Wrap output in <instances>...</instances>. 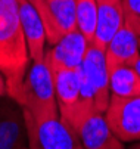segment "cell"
<instances>
[{
    "label": "cell",
    "instance_id": "6da1fadb",
    "mask_svg": "<svg viewBox=\"0 0 140 149\" xmlns=\"http://www.w3.org/2000/svg\"><path fill=\"white\" fill-rule=\"evenodd\" d=\"M31 63L16 0H0V71L8 97L15 99Z\"/></svg>",
    "mask_w": 140,
    "mask_h": 149
},
{
    "label": "cell",
    "instance_id": "7a4b0ae2",
    "mask_svg": "<svg viewBox=\"0 0 140 149\" xmlns=\"http://www.w3.org/2000/svg\"><path fill=\"white\" fill-rule=\"evenodd\" d=\"M13 102L37 120L59 117L53 74L46 58L43 61H31Z\"/></svg>",
    "mask_w": 140,
    "mask_h": 149
},
{
    "label": "cell",
    "instance_id": "3957f363",
    "mask_svg": "<svg viewBox=\"0 0 140 149\" xmlns=\"http://www.w3.org/2000/svg\"><path fill=\"white\" fill-rule=\"evenodd\" d=\"M81 77V97L87 111L105 114L111 102L109 71L105 61V50L90 43L80 67Z\"/></svg>",
    "mask_w": 140,
    "mask_h": 149
},
{
    "label": "cell",
    "instance_id": "277c9868",
    "mask_svg": "<svg viewBox=\"0 0 140 149\" xmlns=\"http://www.w3.org/2000/svg\"><path fill=\"white\" fill-rule=\"evenodd\" d=\"M24 112L28 149H84L78 134L61 117L37 120Z\"/></svg>",
    "mask_w": 140,
    "mask_h": 149
},
{
    "label": "cell",
    "instance_id": "5b68a950",
    "mask_svg": "<svg viewBox=\"0 0 140 149\" xmlns=\"http://www.w3.org/2000/svg\"><path fill=\"white\" fill-rule=\"evenodd\" d=\"M55 95L61 120L71 129H77L83 118L90 114L83 105L81 77L78 70H52ZM94 111V109H93Z\"/></svg>",
    "mask_w": 140,
    "mask_h": 149
},
{
    "label": "cell",
    "instance_id": "8992f818",
    "mask_svg": "<svg viewBox=\"0 0 140 149\" xmlns=\"http://www.w3.org/2000/svg\"><path fill=\"white\" fill-rule=\"evenodd\" d=\"M105 118L119 140H140V95L133 97L111 95Z\"/></svg>",
    "mask_w": 140,
    "mask_h": 149
},
{
    "label": "cell",
    "instance_id": "52a82bcc",
    "mask_svg": "<svg viewBox=\"0 0 140 149\" xmlns=\"http://www.w3.org/2000/svg\"><path fill=\"white\" fill-rule=\"evenodd\" d=\"M89 45L87 38L75 30L59 38L58 43L46 50L44 58L50 70H78L84 61Z\"/></svg>",
    "mask_w": 140,
    "mask_h": 149
},
{
    "label": "cell",
    "instance_id": "ba28073f",
    "mask_svg": "<svg viewBox=\"0 0 140 149\" xmlns=\"http://www.w3.org/2000/svg\"><path fill=\"white\" fill-rule=\"evenodd\" d=\"M75 133L84 149H124L123 140H119L112 132L105 114L96 109L83 118Z\"/></svg>",
    "mask_w": 140,
    "mask_h": 149
},
{
    "label": "cell",
    "instance_id": "9c48e42d",
    "mask_svg": "<svg viewBox=\"0 0 140 149\" xmlns=\"http://www.w3.org/2000/svg\"><path fill=\"white\" fill-rule=\"evenodd\" d=\"M28 145L22 108L16 102L0 100V149H24Z\"/></svg>",
    "mask_w": 140,
    "mask_h": 149
},
{
    "label": "cell",
    "instance_id": "30bf717a",
    "mask_svg": "<svg viewBox=\"0 0 140 149\" xmlns=\"http://www.w3.org/2000/svg\"><path fill=\"white\" fill-rule=\"evenodd\" d=\"M16 3L19 9V18H21L22 31L27 40L30 58L31 61H43L47 50L46 49L47 37L43 19L28 0H16Z\"/></svg>",
    "mask_w": 140,
    "mask_h": 149
},
{
    "label": "cell",
    "instance_id": "8fae6325",
    "mask_svg": "<svg viewBox=\"0 0 140 149\" xmlns=\"http://www.w3.org/2000/svg\"><path fill=\"white\" fill-rule=\"evenodd\" d=\"M140 56V41L133 30L125 24L112 37L105 49V61L108 71L119 67H133Z\"/></svg>",
    "mask_w": 140,
    "mask_h": 149
},
{
    "label": "cell",
    "instance_id": "7c38bea8",
    "mask_svg": "<svg viewBox=\"0 0 140 149\" xmlns=\"http://www.w3.org/2000/svg\"><path fill=\"white\" fill-rule=\"evenodd\" d=\"M97 6V25L93 45L106 49L112 37L124 25V6L123 0H96Z\"/></svg>",
    "mask_w": 140,
    "mask_h": 149
},
{
    "label": "cell",
    "instance_id": "4fadbf2b",
    "mask_svg": "<svg viewBox=\"0 0 140 149\" xmlns=\"http://www.w3.org/2000/svg\"><path fill=\"white\" fill-rule=\"evenodd\" d=\"M47 5L55 27V43H58L61 37L77 30V3L75 0H47Z\"/></svg>",
    "mask_w": 140,
    "mask_h": 149
},
{
    "label": "cell",
    "instance_id": "5bb4252c",
    "mask_svg": "<svg viewBox=\"0 0 140 149\" xmlns=\"http://www.w3.org/2000/svg\"><path fill=\"white\" fill-rule=\"evenodd\" d=\"M109 87L112 96L133 97L140 95V77L133 67H119L109 71Z\"/></svg>",
    "mask_w": 140,
    "mask_h": 149
},
{
    "label": "cell",
    "instance_id": "9a60e30c",
    "mask_svg": "<svg viewBox=\"0 0 140 149\" xmlns=\"http://www.w3.org/2000/svg\"><path fill=\"white\" fill-rule=\"evenodd\" d=\"M77 3V30L89 43H93L97 25V6L96 0H75Z\"/></svg>",
    "mask_w": 140,
    "mask_h": 149
},
{
    "label": "cell",
    "instance_id": "2e32d148",
    "mask_svg": "<svg viewBox=\"0 0 140 149\" xmlns=\"http://www.w3.org/2000/svg\"><path fill=\"white\" fill-rule=\"evenodd\" d=\"M124 24L136 33L140 41V0H123Z\"/></svg>",
    "mask_w": 140,
    "mask_h": 149
},
{
    "label": "cell",
    "instance_id": "e0dca14e",
    "mask_svg": "<svg viewBox=\"0 0 140 149\" xmlns=\"http://www.w3.org/2000/svg\"><path fill=\"white\" fill-rule=\"evenodd\" d=\"M28 2L37 9L38 15L42 16L43 24H44V30H46L47 45L53 46L55 41H56V38H55V27H53V21H52V15H50L47 0H28Z\"/></svg>",
    "mask_w": 140,
    "mask_h": 149
},
{
    "label": "cell",
    "instance_id": "ac0fdd59",
    "mask_svg": "<svg viewBox=\"0 0 140 149\" xmlns=\"http://www.w3.org/2000/svg\"><path fill=\"white\" fill-rule=\"evenodd\" d=\"M8 96V86H6V78L0 71V99Z\"/></svg>",
    "mask_w": 140,
    "mask_h": 149
},
{
    "label": "cell",
    "instance_id": "d6986e66",
    "mask_svg": "<svg viewBox=\"0 0 140 149\" xmlns=\"http://www.w3.org/2000/svg\"><path fill=\"white\" fill-rule=\"evenodd\" d=\"M133 68L136 70V72L139 74V77H140V56L136 59V62H134V65H133Z\"/></svg>",
    "mask_w": 140,
    "mask_h": 149
},
{
    "label": "cell",
    "instance_id": "ffe728a7",
    "mask_svg": "<svg viewBox=\"0 0 140 149\" xmlns=\"http://www.w3.org/2000/svg\"><path fill=\"white\" fill-rule=\"evenodd\" d=\"M131 149H140V143H137V145H136V146H133Z\"/></svg>",
    "mask_w": 140,
    "mask_h": 149
},
{
    "label": "cell",
    "instance_id": "44dd1931",
    "mask_svg": "<svg viewBox=\"0 0 140 149\" xmlns=\"http://www.w3.org/2000/svg\"><path fill=\"white\" fill-rule=\"evenodd\" d=\"M24 149H28V148H24Z\"/></svg>",
    "mask_w": 140,
    "mask_h": 149
}]
</instances>
